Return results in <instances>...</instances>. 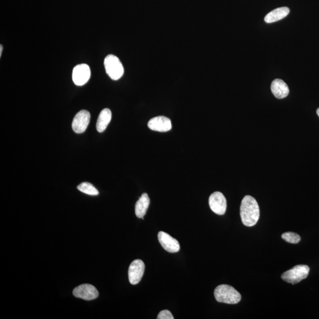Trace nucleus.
I'll return each mask as SVG.
<instances>
[{
    "label": "nucleus",
    "mask_w": 319,
    "mask_h": 319,
    "mask_svg": "<svg viewBox=\"0 0 319 319\" xmlns=\"http://www.w3.org/2000/svg\"><path fill=\"white\" fill-rule=\"evenodd\" d=\"M158 239L162 247L170 253H175L180 250V244L178 240L172 237L166 232L160 231L158 233Z\"/></svg>",
    "instance_id": "obj_10"
},
{
    "label": "nucleus",
    "mask_w": 319,
    "mask_h": 319,
    "mask_svg": "<svg viewBox=\"0 0 319 319\" xmlns=\"http://www.w3.org/2000/svg\"><path fill=\"white\" fill-rule=\"evenodd\" d=\"M240 216L246 226L251 227L257 224L260 218V207L257 201L251 196H245L240 207Z\"/></svg>",
    "instance_id": "obj_1"
},
{
    "label": "nucleus",
    "mask_w": 319,
    "mask_h": 319,
    "mask_svg": "<svg viewBox=\"0 0 319 319\" xmlns=\"http://www.w3.org/2000/svg\"><path fill=\"white\" fill-rule=\"evenodd\" d=\"M150 200L147 194H143L135 204V213L138 218H143L149 207Z\"/></svg>",
    "instance_id": "obj_14"
},
{
    "label": "nucleus",
    "mask_w": 319,
    "mask_h": 319,
    "mask_svg": "<svg viewBox=\"0 0 319 319\" xmlns=\"http://www.w3.org/2000/svg\"><path fill=\"white\" fill-rule=\"evenodd\" d=\"M214 298L216 301L226 304H237L241 301V295L233 287L222 284L217 286L214 291Z\"/></svg>",
    "instance_id": "obj_2"
},
{
    "label": "nucleus",
    "mask_w": 319,
    "mask_h": 319,
    "mask_svg": "<svg viewBox=\"0 0 319 319\" xmlns=\"http://www.w3.org/2000/svg\"><path fill=\"white\" fill-rule=\"evenodd\" d=\"M73 295L76 298L85 301H93L99 297V292L94 286L85 284L76 287L74 290Z\"/></svg>",
    "instance_id": "obj_9"
},
{
    "label": "nucleus",
    "mask_w": 319,
    "mask_h": 319,
    "mask_svg": "<svg viewBox=\"0 0 319 319\" xmlns=\"http://www.w3.org/2000/svg\"><path fill=\"white\" fill-rule=\"evenodd\" d=\"M112 118V112L108 108H105L101 110L99 118L97 119L96 127L97 131L103 132L108 127Z\"/></svg>",
    "instance_id": "obj_15"
},
{
    "label": "nucleus",
    "mask_w": 319,
    "mask_h": 319,
    "mask_svg": "<svg viewBox=\"0 0 319 319\" xmlns=\"http://www.w3.org/2000/svg\"><path fill=\"white\" fill-rule=\"evenodd\" d=\"M2 49H3V47L1 45V46H0V56H1L2 55Z\"/></svg>",
    "instance_id": "obj_19"
},
{
    "label": "nucleus",
    "mask_w": 319,
    "mask_h": 319,
    "mask_svg": "<svg viewBox=\"0 0 319 319\" xmlns=\"http://www.w3.org/2000/svg\"><path fill=\"white\" fill-rule=\"evenodd\" d=\"M79 191L85 194L97 196L99 195V192L94 186L90 183L84 182L79 185L77 187Z\"/></svg>",
    "instance_id": "obj_16"
},
{
    "label": "nucleus",
    "mask_w": 319,
    "mask_h": 319,
    "mask_svg": "<svg viewBox=\"0 0 319 319\" xmlns=\"http://www.w3.org/2000/svg\"><path fill=\"white\" fill-rule=\"evenodd\" d=\"M282 237L286 242L291 243V244H298L301 240V236L298 233L293 232L284 233Z\"/></svg>",
    "instance_id": "obj_17"
},
{
    "label": "nucleus",
    "mask_w": 319,
    "mask_h": 319,
    "mask_svg": "<svg viewBox=\"0 0 319 319\" xmlns=\"http://www.w3.org/2000/svg\"><path fill=\"white\" fill-rule=\"evenodd\" d=\"M317 114H318V115L319 116V108L317 109Z\"/></svg>",
    "instance_id": "obj_20"
},
{
    "label": "nucleus",
    "mask_w": 319,
    "mask_h": 319,
    "mask_svg": "<svg viewBox=\"0 0 319 319\" xmlns=\"http://www.w3.org/2000/svg\"><path fill=\"white\" fill-rule=\"evenodd\" d=\"M148 127L155 131H169L172 128L171 120L166 116H158L148 121Z\"/></svg>",
    "instance_id": "obj_11"
},
{
    "label": "nucleus",
    "mask_w": 319,
    "mask_h": 319,
    "mask_svg": "<svg viewBox=\"0 0 319 319\" xmlns=\"http://www.w3.org/2000/svg\"><path fill=\"white\" fill-rule=\"evenodd\" d=\"M209 205L211 210L219 215H222L226 213V200L221 192H215L210 196Z\"/></svg>",
    "instance_id": "obj_6"
},
{
    "label": "nucleus",
    "mask_w": 319,
    "mask_h": 319,
    "mask_svg": "<svg viewBox=\"0 0 319 319\" xmlns=\"http://www.w3.org/2000/svg\"><path fill=\"white\" fill-rule=\"evenodd\" d=\"M91 115L87 110H81L77 113L72 122V127L76 133H83L90 121Z\"/></svg>",
    "instance_id": "obj_7"
},
{
    "label": "nucleus",
    "mask_w": 319,
    "mask_h": 319,
    "mask_svg": "<svg viewBox=\"0 0 319 319\" xmlns=\"http://www.w3.org/2000/svg\"><path fill=\"white\" fill-rule=\"evenodd\" d=\"M91 69L87 64L76 66L72 72V80L77 86L86 84L91 78Z\"/></svg>",
    "instance_id": "obj_5"
},
{
    "label": "nucleus",
    "mask_w": 319,
    "mask_h": 319,
    "mask_svg": "<svg viewBox=\"0 0 319 319\" xmlns=\"http://www.w3.org/2000/svg\"><path fill=\"white\" fill-rule=\"evenodd\" d=\"M290 12V9L288 7H283L278 8L271 11L264 18V21L267 23H272L282 20L285 18Z\"/></svg>",
    "instance_id": "obj_13"
},
{
    "label": "nucleus",
    "mask_w": 319,
    "mask_h": 319,
    "mask_svg": "<svg viewBox=\"0 0 319 319\" xmlns=\"http://www.w3.org/2000/svg\"><path fill=\"white\" fill-rule=\"evenodd\" d=\"M104 66L107 75L112 80H119L124 73V69L118 57L109 55L104 60Z\"/></svg>",
    "instance_id": "obj_3"
},
{
    "label": "nucleus",
    "mask_w": 319,
    "mask_h": 319,
    "mask_svg": "<svg viewBox=\"0 0 319 319\" xmlns=\"http://www.w3.org/2000/svg\"><path fill=\"white\" fill-rule=\"evenodd\" d=\"M145 271V264L141 260L132 262L128 268L129 282L132 285H136L140 282Z\"/></svg>",
    "instance_id": "obj_8"
},
{
    "label": "nucleus",
    "mask_w": 319,
    "mask_h": 319,
    "mask_svg": "<svg viewBox=\"0 0 319 319\" xmlns=\"http://www.w3.org/2000/svg\"><path fill=\"white\" fill-rule=\"evenodd\" d=\"M310 268L306 265H298L282 275V279L287 283L298 284L308 277Z\"/></svg>",
    "instance_id": "obj_4"
},
{
    "label": "nucleus",
    "mask_w": 319,
    "mask_h": 319,
    "mask_svg": "<svg viewBox=\"0 0 319 319\" xmlns=\"http://www.w3.org/2000/svg\"><path fill=\"white\" fill-rule=\"evenodd\" d=\"M158 319H174L172 313L167 310L161 311L157 318Z\"/></svg>",
    "instance_id": "obj_18"
},
{
    "label": "nucleus",
    "mask_w": 319,
    "mask_h": 319,
    "mask_svg": "<svg viewBox=\"0 0 319 319\" xmlns=\"http://www.w3.org/2000/svg\"><path fill=\"white\" fill-rule=\"evenodd\" d=\"M271 90L278 99H283L289 94V87L285 82L279 79H276L273 81L271 85Z\"/></svg>",
    "instance_id": "obj_12"
}]
</instances>
